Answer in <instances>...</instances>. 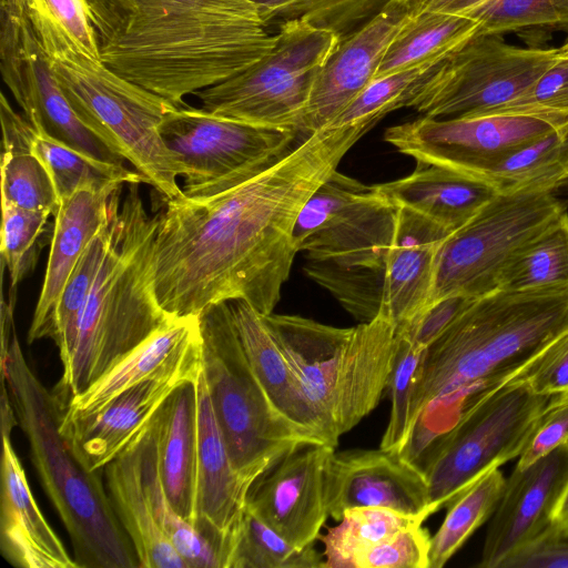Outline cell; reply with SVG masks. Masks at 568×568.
Wrapping results in <instances>:
<instances>
[{"instance_id": "18", "label": "cell", "mask_w": 568, "mask_h": 568, "mask_svg": "<svg viewBox=\"0 0 568 568\" xmlns=\"http://www.w3.org/2000/svg\"><path fill=\"white\" fill-rule=\"evenodd\" d=\"M334 448L314 443L284 456L251 485L245 508L292 545H314L329 516L324 478Z\"/></svg>"}, {"instance_id": "3", "label": "cell", "mask_w": 568, "mask_h": 568, "mask_svg": "<svg viewBox=\"0 0 568 568\" xmlns=\"http://www.w3.org/2000/svg\"><path fill=\"white\" fill-rule=\"evenodd\" d=\"M568 331V290H497L475 298L426 349L400 454L422 468L476 405L525 372Z\"/></svg>"}, {"instance_id": "39", "label": "cell", "mask_w": 568, "mask_h": 568, "mask_svg": "<svg viewBox=\"0 0 568 568\" xmlns=\"http://www.w3.org/2000/svg\"><path fill=\"white\" fill-rule=\"evenodd\" d=\"M335 527L320 536L324 545L325 568H356L357 557L422 519L374 507L347 509Z\"/></svg>"}, {"instance_id": "4", "label": "cell", "mask_w": 568, "mask_h": 568, "mask_svg": "<svg viewBox=\"0 0 568 568\" xmlns=\"http://www.w3.org/2000/svg\"><path fill=\"white\" fill-rule=\"evenodd\" d=\"M140 183L128 184L114 240L81 312L74 346L53 394L63 407L173 318L156 297L151 216Z\"/></svg>"}, {"instance_id": "19", "label": "cell", "mask_w": 568, "mask_h": 568, "mask_svg": "<svg viewBox=\"0 0 568 568\" xmlns=\"http://www.w3.org/2000/svg\"><path fill=\"white\" fill-rule=\"evenodd\" d=\"M424 3L390 0L367 24L336 45L313 88L303 121L304 138L329 125L374 81L387 49Z\"/></svg>"}, {"instance_id": "17", "label": "cell", "mask_w": 568, "mask_h": 568, "mask_svg": "<svg viewBox=\"0 0 568 568\" xmlns=\"http://www.w3.org/2000/svg\"><path fill=\"white\" fill-rule=\"evenodd\" d=\"M324 484L328 515L337 521L347 509L361 507L386 508L423 521L432 515L424 473L397 452L334 450Z\"/></svg>"}, {"instance_id": "57", "label": "cell", "mask_w": 568, "mask_h": 568, "mask_svg": "<svg viewBox=\"0 0 568 568\" xmlns=\"http://www.w3.org/2000/svg\"><path fill=\"white\" fill-rule=\"evenodd\" d=\"M568 444V443H567Z\"/></svg>"}, {"instance_id": "47", "label": "cell", "mask_w": 568, "mask_h": 568, "mask_svg": "<svg viewBox=\"0 0 568 568\" xmlns=\"http://www.w3.org/2000/svg\"><path fill=\"white\" fill-rule=\"evenodd\" d=\"M530 115L568 125V57H560L520 95L487 115Z\"/></svg>"}, {"instance_id": "42", "label": "cell", "mask_w": 568, "mask_h": 568, "mask_svg": "<svg viewBox=\"0 0 568 568\" xmlns=\"http://www.w3.org/2000/svg\"><path fill=\"white\" fill-rule=\"evenodd\" d=\"M1 202L55 215L60 206L51 175L30 145L3 148Z\"/></svg>"}, {"instance_id": "29", "label": "cell", "mask_w": 568, "mask_h": 568, "mask_svg": "<svg viewBox=\"0 0 568 568\" xmlns=\"http://www.w3.org/2000/svg\"><path fill=\"white\" fill-rule=\"evenodd\" d=\"M141 437L105 466L109 497L140 567L187 568L153 515L142 478Z\"/></svg>"}, {"instance_id": "9", "label": "cell", "mask_w": 568, "mask_h": 568, "mask_svg": "<svg viewBox=\"0 0 568 568\" xmlns=\"http://www.w3.org/2000/svg\"><path fill=\"white\" fill-rule=\"evenodd\" d=\"M338 43L334 33L304 21L283 22L265 55L195 95L212 114L302 135L313 88Z\"/></svg>"}, {"instance_id": "34", "label": "cell", "mask_w": 568, "mask_h": 568, "mask_svg": "<svg viewBox=\"0 0 568 568\" xmlns=\"http://www.w3.org/2000/svg\"><path fill=\"white\" fill-rule=\"evenodd\" d=\"M158 414V413H156ZM141 470L153 515L187 568H222L213 545L170 504L163 489L156 450V415L140 440Z\"/></svg>"}, {"instance_id": "5", "label": "cell", "mask_w": 568, "mask_h": 568, "mask_svg": "<svg viewBox=\"0 0 568 568\" xmlns=\"http://www.w3.org/2000/svg\"><path fill=\"white\" fill-rule=\"evenodd\" d=\"M1 382L30 447L32 464L72 542L80 568L140 567L100 471L88 470L59 430L62 407L28 364L17 333L1 347Z\"/></svg>"}, {"instance_id": "35", "label": "cell", "mask_w": 568, "mask_h": 568, "mask_svg": "<svg viewBox=\"0 0 568 568\" xmlns=\"http://www.w3.org/2000/svg\"><path fill=\"white\" fill-rule=\"evenodd\" d=\"M30 149L49 171L60 202L88 186H102L114 182H145L141 174L130 171L123 164L94 158L34 126Z\"/></svg>"}, {"instance_id": "44", "label": "cell", "mask_w": 568, "mask_h": 568, "mask_svg": "<svg viewBox=\"0 0 568 568\" xmlns=\"http://www.w3.org/2000/svg\"><path fill=\"white\" fill-rule=\"evenodd\" d=\"M426 349L413 343L405 334L397 333V344L388 378L390 414L381 440L385 450L400 453L413 428V398L416 377Z\"/></svg>"}, {"instance_id": "15", "label": "cell", "mask_w": 568, "mask_h": 568, "mask_svg": "<svg viewBox=\"0 0 568 568\" xmlns=\"http://www.w3.org/2000/svg\"><path fill=\"white\" fill-rule=\"evenodd\" d=\"M568 125L530 115L418 119L389 126L384 134L398 152L478 180L511 152Z\"/></svg>"}, {"instance_id": "22", "label": "cell", "mask_w": 568, "mask_h": 568, "mask_svg": "<svg viewBox=\"0 0 568 568\" xmlns=\"http://www.w3.org/2000/svg\"><path fill=\"white\" fill-rule=\"evenodd\" d=\"M120 182L78 190L60 202L43 284L28 332V342L49 338L62 290L81 255L121 201Z\"/></svg>"}, {"instance_id": "7", "label": "cell", "mask_w": 568, "mask_h": 568, "mask_svg": "<svg viewBox=\"0 0 568 568\" xmlns=\"http://www.w3.org/2000/svg\"><path fill=\"white\" fill-rule=\"evenodd\" d=\"M298 385L316 415L326 442L354 428L378 404L388 385L397 332L378 314L341 328L295 315H263Z\"/></svg>"}, {"instance_id": "16", "label": "cell", "mask_w": 568, "mask_h": 568, "mask_svg": "<svg viewBox=\"0 0 568 568\" xmlns=\"http://www.w3.org/2000/svg\"><path fill=\"white\" fill-rule=\"evenodd\" d=\"M202 371V343L158 374L118 394L88 415L64 417L59 430L79 462L100 471L136 442L181 384Z\"/></svg>"}, {"instance_id": "6", "label": "cell", "mask_w": 568, "mask_h": 568, "mask_svg": "<svg viewBox=\"0 0 568 568\" xmlns=\"http://www.w3.org/2000/svg\"><path fill=\"white\" fill-rule=\"evenodd\" d=\"M30 21L51 73L82 123L165 200L183 196L180 164L160 132L164 115L178 105L89 55L51 14L34 11Z\"/></svg>"}, {"instance_id": "1", "label": "cell", "mask_w": 568, "mask_h": 568, "mask_svg": "<svg viewBox=\"0 0 568 568\" xmlns=\"http://www.w3.org/2000/svg\"><path fill=\"white\" fill-rule=\"evenodd\" d=\"M366 132L325 126L230 190L166 200L154 243L163 310L172 317L197 316L210 305L244 301L272 314L298 253L293 233L300 212Z\"/></svg>"}, {"instance_id": "21", "label": "cell", "mask_w": 568, "mask_h": 568, "mask_svg": "<svg viewBox=\"0 0 568 568\" xmlns=\"http://www.w3.org/2000/svg\"><path fill=\"white\" fill-rule=\"evenodd\" d=\"M199 464L194 527L213 545L226 568L231 539L250 485L233 467L202 374L197 378Z\"/></svg>"}, {"instance_id": "40", "label": "cell", "mask_w": 568, "mask_h": 568, "mask_svg": "<svg viewBox=\"0 0 568 568\" xmlns=\"http://www.w3.org/2000/svg\"><path fill=\"white\" fill-rule=\"evenodd\" d=\"M270 26L286 21H304L334 33L339 42L353 36L390 0H248Z\"/></svg>"}, {"instance_id": "28", "label": "cell", "mask_w": 568, "mask_h": 568, "mask_svg": "<svg viewBox=\"0 0 568 568\" xmlns=\"http://www.w3.org/2000/svg\"><path fill=\"white\" fill-rule=\"evenodd\" d=\"M229 304L246 358L273 406L291 424L328 444L263 315L244 301Z\"/></svg>"}, {"instance_id": "43", "label": "cell", "mask_w": 568, "mask_h": 568, "mask_svg": "<svg viewBox=\"0 0 568 568\" xmlns=\"http://www.w3.org/2000/svg\"><path fill=\"white\" fill-rule=\"evenodd\" d=\"M440 61L374 80L329 125H355L369 131L389 112L409 108L418 87Z\"/></svg>"}, {"instance_id": "53", "label": "cell", "mask_w": 568, "mask_h": 568, "mask_svg": "<svg viewBox=\"0 0 568 568\" xmlns=\"http://www.w3.org/2000/svg\"><path fill=\"white\" fill-rule=\"evenodd\" d=\"M475 298L453 296L427 308L407 327L396 331L416 345L428 348Z\"/></svg>"}, {"instance_id": "33", "label": "cell", "mask_w": 568, "mask_h": 568, "mask_svg": "<svg viewBox=\"0 0 568 568\" xmlns=\"http://www.w3.org/2000/svg\"><path fill=\"white\" fill-rule=\"evenodd\" d=\"M568 126L511 152L479 176L497 193L551 191L567 184Z\"/></svg>"}, {"instance_id": "8", "label": "cell", "mask_w": 568, "mask_h": 568, "mask_svg": "<svg viewBox=\"0 0 568 568\" xmlns=\"http://www.w3.org/2000/svg\"><path fill=\"white\" fill-rule=\"evenodd\" d=\"M199 324L202 374L233 467L245 483L251 486L297 448L325 444L273 406L246 358L229 303L204 308Z\"/></svg>"}, {"instance_id": "45", "label": "cell", "mask_w": 568, "mask_h": 568, "mask_svg": "<svg viewBox=\"0 0 568 568\" xmlns=\"http://www.w3.org/2000/svg\"><path fill=\"white\" fill-rule=\"evenodd\" d=\"M305 272L328 290L343 307L361 323L378 316L383 302L384 274L346 270L310 261Z\"/></svg>"}, {"instance_id": "14", "label": "cell", "mask_w": 568, "mask_h": 568, "mask_svg": "<svg viewBox=\"0 0 568 568\" xmlns=\"http://www.w3.org/2000/svg\"><path fill=\"white\" fill-rule=\"evenodd\" d=\"M397 212L375 185L336 170L300 212L294 243L310 261L384 274Z\"/></svg>"}, {"instance_id": "23", "label": "cell", "mask_w": 568, "mask_h": 568, "mask_svg": "<svg viewBox=\"0 0 568 568\" xmlns=\"http://www.w3.org/2000/svg\"><path fill=\"white\" fill-rule=\"evenodd\" d=\"M448 235L426 217L398 207L379 312L395 324L396 331L407 327L427 310L438 251Z\"/></svg>"}, {"instance_id": "27", "label": "cell", "mask_w": 568, "mask_h": 568, "mask_svg": "<svg viewBox=\"0 0 568 568\" xmlns=\"http://www.w3.org/2000/svg\"><path fill=\"white\" fill-rule=\"evenodd\" d=\"M201 345L199 315L175 317L126 354L63 407L64 417L91 414L126 388L158 374Z\"/></svg>"}, {"instance_id": "25", "label": "cell", "mask_w": 568, "mask_h": 568, "mask_svg": "<svg viewBox=\"0 0 568 568\" xmlns=\"http://www.w3.org/2000/svg\"><path fill=\"white\" fill-rule=\"evenodd\" d=\"M197 378L176 387L156 414L161 483L172 507L193 526L199 464Z\"/></svg>"}, {"instance_id": "13", "label": "cell", "mask_w": 568, "mask_h": 568, "mask_svg": "<svg viewBox=\"0 0 568 568\" xmlns=\"http://www.w3.org/2000/svg\"><path fill=\"white\" fill-rule=\"evenodd\" d=\"M559 57V48H521L476 32L429 71L409 108L436 119L487 115L525 92Z\"/></svg>"}, {"instance_id": "2", "label": "cell", "mask_w": 568, "mask_h": 568, "mask_svg": "<svg viewBox=\"0 0 568 568\" xmlns=\"http://www.w3.org/2000/svg\"><path fill=\"white\" fill-rule=\"evenodd\" d=\"M100 60L171 103L242 72L275 44L248 0H85Z\"/></svg>"}, {"instance_id": "52", "label": "cell", "mask_w": 568, "mask_h": 568, "mask_svg": "<svg viewBox=\"0 0 568 568\" xmlns=\"http://www.w3.org/2000/svg\"><path fill=\"white\" fill-rule=\"evenodd\" d=\"M503 568H568V530L552 523L531 544L508 559Z\"/></svg>"}, {"instance_id": "24", "label": "cell", "mask_w": 568, "mask_h": 568, "mask_svg": "<svg viewBox=\"0 0 568 568\" xmlns=\"http://www.w3.org/2000/svg\"><path fill=\"white\" fill-rule=\"evenodd\" d=\"M0 549L18 568H80L42 515L9 434H2Z\"/></svg>"}, {"instance_id": "20", "label": "cell", "mask_w": 568, "mask_h": 568, "mask_svg": "<svg viewBox=\"0 0 568 568\" xmlns=\"http://www.w3.org/2000/svg\"><path fill=\"white\" fill-rule=\"evenodd\" d=\"M568 483V444L525 468L515 466L491 515L478 567L504 564L537 539L552 523Z\"/></svg>"}, {"instance_id": "50", "label": "cell", "mask_w": 568, "mask_h": 568, "mask_svg": "<svg viewBox=\"0 0 568 568\" xmlns=\"http://www.w3.org/2000/svg\"><path fill=\"white\" fill-rule=\"evenodd\" d=\"M568 443V392L551 396L518 457L516 467L525 468Z\"/></svg>"}, {"instance_id": "41", "label": "cell", "mask_w": 568, "mask_h": 568, "mask_svg": "<svg viewBox=\"0 0 568 568\" xmlns=\"http://www.w3.org/2000/svg\"><path fill=\"white\" fill-rule=\"evenodd\" d=\"M314 545L298 548L245 508L233 530L226 568H320Z\"/></svg>"}, {"instance_id": "51", "label": "cell", "mask_w": 568, "mask_h": 568, "mask_svg": "<svg viewBox=\"0 0 568 568\" xmlns=\"http://www.w3.org/2000/svg\"><path fill=\"white\" fill-rule=\"evenodd\" d=\"M518 377L542 395L568 392V331L549 343Z\"/></svg>"}, {"instance_id": "38", "label": "cell", "mask_w": 568, "mask_h": 568, "mask_svg": "<svg viewBox=\"0 0 568 568\" xmlns=\"http://www.w3.org/2000/svg\"><path fill=\"white\" fill-rule=\"evenodd\" d=\"M121 201L111 217L90 242L71 272L58 301L49 338L59 351L64 366L72 353L81 312L92 290L95 277L114 240Z\"/></svg>"}, {"instance_id": "11", "label": "cell", "mask_w": 568, "mask_h": 568, "mask_svg": "<svg viewBox=\"0 0 568 568\" xmlns=\"http://www.w3.org/2000/svg\"><path fill=\"white\" fill-rule=\"evenodd\" d=\"M549 399L517 377L470 409L426 460L432 515L491 467L518 458Z\"/></svg>"}, {"instance_id": "36", "label": "cell", "mask_w": 568, "mask_h": 568, "mask_svg": "<svg viewBox=\"0 0 568 568\" xmlns=\"http://www.w3.org/2000/svg\"><path fill=\"white\" fill-rule=\"evenodd\" d=\"M506 478L494 466L460 491L449 504L437 531L430 537L429 568H442L495 511Z\"/></svg>"}, {"instance_id": "26", "label": "cell", "mask_w": 568, "mask_h": 568, "mask_svg": "<svg viewBox=\"0 0 568 568\" xmlns=\"http://www.w3.org/2000/svg\"><path fill=\"white\" fill-rule=\"evenodd\" d=\"M416 163L410 174L374 185L393 205L426 217L449 234L497 194L483 181L434 164Z\"/></svg>"}, {"instance_id": "55", "label": "cell", "mask_w": 568, "mask_h": 568, "mask_svg": "<svg viewBox=\"0 0 568 568\" xmlns=\"http://www.w3.org/2000/svg\"><path fill=\"white\" fill-rule=\"evenodd\" d=\"M561 55L568 57V39L567 41L559 48Z\"/></svg>"}, {"instance_id": "12", "label": "cell", "mask_w": 568, "mask_h": 568, "mask_svg": "<svg viewBox=\"0 0 568 568\" xmlns=\"http://www.w3.org/2000/svg\"><path fill=\"white\" fill-rule=\"evenodd\" d=\"M160 132L180 164L186 197L212 196L254 178L286 155L300 136L189 105L168 111Z\"/></svg>"}, {"instance_id": "37", "label": "cell", "mask_w": 568, "mask_h": 568, "mask_svg": "<svg viewBox=\"0 0 568 568\" xmlns=\"http://www.w3.org/2000/svg\"><path fill=\"white\" fill-rule=\"evenodd\" d=\"M499 290H568V212L513 257L503 272Z\"/></svg>"}, {"instance_id": "30", "label": "cell", "mask_w": 568, "mask_h": 568, "mask_svg": "<svg viewBox=\"0 0 568 568\" xmlns=\"http://www.w3.org/2000/svg\"><path fill=\"white\" fill-rule=\"evenodd\" d=\"M13 98L37 130L94 158L115 164L124 163L79 119L51 73L37 41L27 53L23 81Z\"/></svg>"}, {"instance_id": "49", "label": "cell", "mask_w": 568, "mask_h": 568, "mask_svg": "<svg viewBox=\"0 0 568 568\" xmlns=\"http://www.w3.org/2000/svg\"><path fill=\"white\" fill-rule=\"evenodd\" d=\"M27 3L29 14L31 11L51 14L88 54L100 59L85 0H0L1 8L13 12L24 10Z\"/></svg>"}, {"instance_id": "10", "label": "cell", "mask_w": 568, "mask_h": 568, "mask_svg": "<svg viewBox=\"0 0 568 568\" xmlns=\"http://www.w3.org/2000/svg\"><path fill=\"white\" fill-rule=\"evenodd\" d=\"M568 212L551 191L497 193L442 243L427 308L448 297L499 290L504 270L529 242Z\"/></svg>"}, {"instance_id": "32", "label": "cell", "mask_w": 568, "mask_h": 568, "mask_svg": "<svg viewBox=\"0 0 568 568\" xmlns=\"http://www.w3.org/2000/svg\"><path fill=\"white\" fill-rule=\"evenodd\" d=\"M423 9L468 18L480 34L568 30V0H425Z\"/></svg>"}, {"instance_id": "31", "label": "cell", "mask_w": 568, "mask_h": 568, "mask_svg": "<svg viewBox=\"0 0 568 568\" xmlns=\"http://www.w3.org/2000/svg\"><path fill=\"white\" fill-rule=\"evenodd\" d=\"M477 30L478 24L468 18L423 9L396 36L374 80L440 61Z\"/></svg>"}, {"instance_id": "46", "label": "cell", "mask_w": 568, "mask_h": 568, "mask_svg": "<svg viewBox=\"0 0 568 568\" xmlns=\"http://www.w3.org/2000/svg\"><path fill=\"white\" fill-rule=\"evenodd\" d=\"M1 263L8 270L10 288L17 290L34 263L38 241L51 214L26 210L7 202H1Z\"/></svg>"}, {"instance_id": "54", "label": "cell", "mask_w": 568, "mask_h": 568, "mask_svg": "<svg viewBox=\"0 0 568 568\" xmlns=\"http://www.w3.org/2000/svg\"><path fill=\"white\" fill-rule=\"evenodd\" d=\"M552 524L559 529L568 530V483L554 509Z\"/></svg>"}, {"instance_id": "56", "label": "cell", "mask_w": 568, "mask_h": 568, "mask_svg": "<svg viewBox=\"0 0 568 568\" xmlns=\"http://www.w3.org/2000/svg\"><path fill=\"white\" fill-rule=\"evenodd\" d=\"M566 175H567V184H568V159H567V162H566Z\"/></svg>"}, {"instance_id": "48", "label": "cell", "mask_w": 568, "mask_h": 568, "mask_svg": "<svg viewBox=\"0 0 568 568\" xmlns=\"http://www.w3.org/2000/svg\"><path fill=\"white\" fill-rule=\"evenodd\" d=\"M429 547L427 529L415 523L363 551L356 568H429Z\"/></svg>"}]
</instances>
